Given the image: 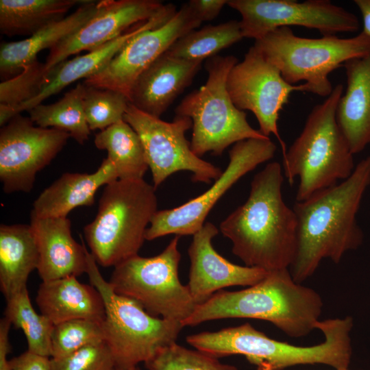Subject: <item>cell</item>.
<instances>
[{
  "instance_id": "obj_39",
  "label": "cell",
  "mask_w": 370,
  "mask_h": 370,
  "mask_svg": "<svg viewBox=\"0 0 370 370\" xmlns=\"http://www.w3.org/2000/svg\"><path fill=\"white\" fill-rule=\"evenodd\" d=\"M12 323L4 317L0 321V370H12L7 356L10 351L9 331Z\"/></svg>"
},
{
  "instance_id": "obj_16",
  "label": "cell",
  "mask_w": 370,
  "mask_h": 370,
  "mask_svg": "<svg viewBox=\"0 0 370 370\" xmlns=\"http://www.w3.org/2000/svg\"><path fill=\"white\" fill-rule=\"evenodd\" d=\"M201 23L188 3H184L164 25L129 40L104 69L85 79L83 84L121 92L130 101L131 90L138 76L174 42Z\"/></svg>"
},
{
  "instance_id": "obj_10",
  "label": "cell",
  "mask_w": 370,
  "mask_h": 370,
  "mask_svg": "<svg viewBox=\"0 0 370 370\" xmlns=\"http://www.w3.org/2000/svg\"><path fill=\"white\" fill-rule=\"evenodd\" d=\"M180 236L152 257H131L114 267L109 283L114 292L138 303L149 314L182 322L197 304L179 278Z\"/></svg>"
},
{
  "instance_id": "obj_28",
  "label": "cell",
  "mask_w": 370,
  "mask_h": 370,
  "mask_svg": "<svg viewBox=\"0 0 370 370\" xmlns=\"http://www.w3.org/2000/svg\"><path fill=\"white\" fill-rule=\"evenodd\" d=\"M94 143L107 151L119 179L143 178L149 169L144 148L138 134L124 120L97 133Z\"/></svg>"
},
{
  "instance_id": "obj_31",
  "label": "cell",
  "mask_w": 370,
  "mask_h": 370,
  "mask_svg": "<svg viewBox=\"0 0 370 370\" xmlns=\"http://www.w3.org/2000/svg\"><path fill=\"white\" fill-rule=\"evenodd\" d=\"M5 317L25 335L28 350L43 356H51V338L54 324L38 314L29 297L27 287L6 299Z\"/></svg>"
},
{
  "instance_id": "obj_30",
  "label": "cell",
  "mask_w": 370,
  "mask_h": 370,
  "mask_svg": "<svg viewBox=\"0 0 370 370\" xmlns=\"http://www.w3.org/2000/svg\"><path fill=\"white\" fill-rule=\"evenodd\" d=\"M243 38L240 21L232 20L188 32L174 42L165 53L178 59L203 61Z\"/></svg>"
},
{
  "instance_id": "obj_5",
  "label": "cell",
  "mask_w": 370,
  "mask_h": 370,
  "mask_svg": "<svg viewBox=\"0 0 370 370\" xmlns=\"http://www.w3.org/2000/svg\"><path fill=\"white\" fill-rule=\"evenodd\" d=\"M343 90L342 84H336L326 99L312 109L301 133L283 156L284 176L291 185L295 177L299 180L296 201L346 180L356 167L336 117Z\"/></svg>"
},
{
  "instance_id": "obj_20",
  "label": "cell",
  "mask_w": 370,
  "mask_h": 370,
  "mask_svg": "<svg viewBox=\"0 0 370 370\" xmlns=\"http://www.w3.org/2000/svg\"><path fill=\"white\" fill-rule=\"evenodd\" d=\"M39 254L37 270L42 282L86 273V247L71 235L67 217L41 218L30 214Z\"/></svg>"
},
{
  "instance_id": "obj_2",
  "label": "cell",
  "mask_w": 370,
  "mask_h": 370,
  "mask_svg": "<svg viewBox=\"0 0 370 370\" xmlns=\"http://www.w3.org/2000/svg\"><path fill=\"white\" fill-rule=\"evenodd\" d=\"M284 179L281 164L268 163L253 177L246 201L220 224L245 266L271 271L288 269L294 261L297 220L283 199Z\"/></svg>"
},
{
  "instance_id": "obj_3",
  "label": "cell",
  "mask_w": 370,
  "mask_h": 370,
  "mask_svg": "<svg viewBox=\"0 0 370 370\" xmlns=\"http://www.w3.org/2000/svg\"><path fill=\"white\" fill-rule=\"evenodd\" d=\"M323 301L314 289L296 282L288 269L268 271L258 283L238 291L221 290L197 305L184 327L215 319L249 318L273 323L291 337L316 329Z\"/></svg>"
},
{
  "instance_id": "obj_22",
  "label": "cell",
  "mask_w": 370,
  "mask_h": 370,
  "mask_svg": "<svg viewBox=\"0 0 370 370\" xmlns=\"http://www.w3.org/2000/svg\"><path fill=\"white\" fill-rule=\"evenodd\" d=\"M343 66L347 88L338 101L336 117L354 155L370 144V50Z\"/></svg>"
},
{
  "instance_id": "obj_17",
  "label": "cell",
  "mask_w": 370,
  "mask_h": 370,
  "mask_svg": "<svg viewBox=\"0 0 370 370\" xmlns=\"http://www.w3.org/2000/svg\"><path fill=\"white\" fill-rule=\"evenodd\" d=\"M156 0H101L94 16L51 49L45 62L50 69L69 56L94 51L120 36L134 25L147 21L164 8Z\"/></svg>"
},
{
  "instance_id": "obj_36",
  "label": "cell",
  "mask_w": 370,
  "mask_h": 370,
  "mask_svg": "<svg viewBox=\"0 0 370 370\" xmlns=\"http://www.w3.org/2000/svg\"><path fill=\"white\" fill-rule=\"evenodd\" d=\"M51 370H114L112 354L104 341L84 346L63 358L51 359Z\"/></svg>"
},
{
  "instance_id": "obj_14",
  "label": "cell",
  "mask_w": 370,
  "mask_h": 370,
  "mask_svg": "<svg viewBox=\"0 0 370 370\" xmlns=\"http://www.w3.org/2000/svg\"><path fill=\"white\" fill-rule=\"evenodd\" d=\"M226 88L238 109L249 110L255 115L263 135L273 134L277 138L284 156L287 149L278 126L280 112L293 92H309L308 85L286 82L279 69L251 46L244 59L231 69Z\"/></svg>"
},
{
  "instance_id": "obj_6",
  "label": "cell",
  "mask_w": 370,
  "mask_h": 370,
  "mask_svg": "<svg viewBox=\"0 0 370 370\" xmlns=\"http://www.w3.org/2000/svg\"><path fill=\"white\" fill-rule=\"evenodd\" d=\"M156 188L142 179H117L106 185L95 219L84 228L97 264L115 267L138 255L156 214Z\"/></svg>"
},
{
  "instance_id": "obj_38",
  "label": "cell",
  "mask_w": 370,
  "mask_h": 370,
  "mask_svg": "<svg viewBox=\"0 0 370 370\" xmlns=\"http://www.w3.org/2000/svg\"><path fill=\"white\" fill-rule=\"evenodd\" d=\"M227 0H190L188 4L201 22L212 21L220 13Z\"/></svg>"
},
{
  "instance_id": "obj_7",
  "label": "cell",
  "mask_w": 370,
  "mask_h": 370,
  "mask_svg": "<svg viewBox=\"0 0 370 370\" xmlns=\"http://www.w3.org/2000/svg\"><path fill=\"white\" fill-rule=\"evenodd\" d=\"M253 46L279 69L286 82L294 85L304 81L309 92L328 97L334 88L330 74L347 61L366 55L370 37L361 32L347 38L336 35L308 38L282 27L256 40Z\"/></svg>"
},
{
  "instance_id": "obj_32",
  "label": "cell",
  "mask_w": 370,
  "mask_h": 370,
  "mask_svg": "<svg viewBox=\"0 0 370 370\" xmlns=\"http://www.w3.org/2000/svg\"><path fill=\"white\" fill-rule=\"evenodd\" d=\"M57 66L49 69L37 59L24 67L17 75L0 84V125L12 118L13 110L36 97L50 82Z\"/></svg>"
},
{
  "instance_id": "obj_25",
  "label": "cell",
  "mask_w": 370,
  "mask_h": 370,
  "mask_svg": "<svg viewBox=\"0 0 370 370\" xmlns=\"http://www.w3.org/2000/svg\"><path fill=\"white\" fill-rule=\"evenodd\" d=\"M36 301L41 314L54 325L76 319L101 322L105 319L99 292L92 284L79 282L75 275L42 282Z\"/></svg>"
},
{
  "instance_id": "obj_29",
  "label": "cell",
  "mask_w": 370,
  "mask_h": 370,
  "mask_svg": "<svg viewBox=\"0 0 370 370\" xmlns=\"http://www.w3.org/2000/svg\"><path fill=\"white\" fill-rule=\"evenodd\" d=\"M84 89V84L80 83L58 101L37 105L27 111L30 119L38 127L65 131L83 145L90 133L83 108Z\"/></svg>"
},
{
  "instance_id": "obj_27",
  "label": "cell",
  "mask_w": 370,
  "mask_h": 370,
  "mask_svg": "<svg viewBox=\"0 0 370 370\" xmlns=\"http://www.w3.org/2000/svg\"><path fill=\"white\" fill-rule=\"evenodd\" d=\"M88 0H1L0 32L8 36H32L65 18L77 4Z\"/></svg>"
},
{
  "instance_id": "obj_13",
  "label": "cell",
  "mask_w": 370,
  "mask_h": 370,
  "mask_svg": "<svg viewBox=\"0 0 370 370\" xmlns=\"http://www.w3.org/2000/svg\"><path fill=\"white\" fill-rule=\"evenodd\" d=\"M227 5L241 16L243 37L255 40L292 25L317 29L322 36L354 33L360 28L354 13L328 0H228Z\"/></svg>"
},
{
  "instance_id": "obj_15",
  "label": "cell",
  "mask_w": 370,
  "mask_h": 370,
  "mask_svg": "<svg viewBox=\"0 0 370 370\" xmlns=\"http://www.w3.org/2000/svg\"><path fill=\"white\" fill-rule=\"evenodd\" d=\"M70 134L36 127L29 117L15 115L0 130V180L6 193L32 190L36 175L62 149Z\"/></svg>"
},
{
  "instance_id": "obj_4",
  "label": "cell",
  "mask_w": 370,
  "mask_h": 370,
  "mask_svg": "<svg viewBox=\"0 0 370 370\" xmlns=\"http://www.w3.org/2000/svg\"><path fill=\"white\" fill-rule=\"evenodd\" d=\"M350 317L319 321L316 326L324 335L320 344L301 347L269 338L245 323L217 332L189 335L186 341L196 349L215 358L242 355L256 370H283L299 365H325L335 370H349L352 348Z\"/></svg>"
},
{
  "instance_id": "obj_34",
  "label": "cell",
  "mask_w": 370,
  "mask_h": 370,
  "mask_svg": "<svg viewBox=\"0 0 370 370\" xmlns=\"http://www.w3.org/2000/svg\"><path fill=\"white\" fill-rule=\"evenodd\" d=\"M104 341L103 322L76 319L56 324L51 338L52 358L68 356L90 344Z\"/></svg>"
},
{
  "instance_id": "obj_26",
  "label": "cell",
  "mask_w": 370,
  "mask_h": 370,
  "mask_svg": "<svg viewBox=\"0 0 370 370\" xmlns=\"http://www.w3.org/2000/svg\"><path fill=\"white\" fill-rule=\"evenodd\" d=\"M39 254L30 225H0V288L6 299L24 288Z\"/></svg>"
},
{
  "instance_id": "obj_18",
  "label": "cell",
  "mask_w": 370,
  "mask_h": 370,
  "mask_svg": "<svg viewBox=\"0 0 370 370\" xmlns=\"http://www.w3.org/2000/svg\"><path fill=\"white\" fill-rule=\"evenodd\" d=\"M218 233L213 223L206 222L193 235L188 249L190 266L186 286L197 305L225 287L253 286L268 273L262 269L235 264L221 256L212 243Z\"/></svg>"
},
{
  "instance_id": "obj_1",
  "label": "cell",
  "mask_w": 370,
  "mask_h": 370,
  "mask_svg": "<svg viewBox=\"0 0 370 370\" xmlns=\"http://www.w3.org/2000/svg\"><path fill=\"white\" fill-rule=\"evenodd\" d=\"M369 185L370 155L341 183L295 201L297 247L291 273L296 282L312 275L323 259L339 263L347 251L362 244L363 234L356 216Z\"/></svg>"
},
{
  "instance_id": "obj_24",
  "label": "cell",
  "mask_w": 370,
  "mask_h": 370,
  "mask_svg": "<svg viewBox=\"0 0 370 370\" xmlns=\"http://www.w3.org/2000/svg\"><path fill=\"white\" fill-rule=\"evenodd\" d=\"M99 1L88 0L72 14L42 27L28 38L4 42L0 47V75L3 81L19 74L25 66L37 59L39 52L51 49L84 25L97 13Z\"/></svg>"
},
{
  "instance_id": "obj_11",
  "label": "cell",
  "mask_w": 370,
  "mask_h": 370,
  "mask_svg": "<svg viewBox=\"0 0 370 370\" xmlns=\"http://www.w3.org/2000/svg\"><path fill=\"white\" fill-rule=\"evenodd\" d=\"M139 136L156 189L168 177L180 171L193 173V182L210 183L222 174L219 167L193 153L186 132L193 126L187 116L176 115L166 122L129 103L123 117Z\"/></svg>"
},
{
  "instance_id": "obj_37",
  "label": "cell",
  "mask_w": 370,
  "mask_h": 370,
  "mask_svg": "<svg viewBox=\"0 0 370 370\" xmlns=\"http://www.w3.org/2000/svg\"><path fill=\"white\" fill-rule=\"evenodd\" d=\"M12 370H51V359L29 351L10 360Z\"/></svg>"
},
{
  "instance_id": "obj_33",
  "label": "cell",
  "mask_w": 370,
  "mask_h": 370,
  "mask_svg": "<svg viewBox=\"0 0 370 370\" xmlns=\"http://www.w3.org/2000/svg\"><path fill=\"white\" fill-rule=\"evenodd\" d=\"M85 86L83 108L90 130H103L123 121L130 103L123 93L108 89Z\"/></svg>"
},
{
  "instance_id": "obj_8",
  "label": "cell",
  "mask_w": 370,
  "mask_h": 370,
  "mask_svg": "<svg viewBox=\"0 0 370 370\" xmlns=\"http://www.w3.org/2000/svg\"><path fill=\"white\" fill-rule=\"evenodd\" d=\"M85 251L86 273L103 300L104 341L112 354L116 368L136 367L151 359L161 349L176 343L184 328L182 323L152 316L136 301L116 293L100 273L95 259L86 247Z\"/></svg>"
},
{
  "instance_id": "obj_23",
  "label": "cell",
  "mask_w": 370,
  "mask_h": 370,
  "mask_svg": "<svg viewBox=\"0 0 370 370\" xmlns=\"http://www.w3.org/2000/svg\"><path fill=\"white\" fill-rule=\"evenodd\" d=\"M117 179L116 166L108 158L94 173H65L40 193L31 214L41 218L67 217L77 207L93 205L97 190Z\"/></svg>"
},
{
  "instance_id": "obj_41",
  "label": "cell",
  "mask_w": 370,
  "mask_h": 370,
  "mask_svg": "<svg viewBox=\"0 0 370 370\" xmlns=\"http://www.w3.org/2000/svg\"><path fill=\"white\" fill-rule=\"evenodd\" d=\"M114 370H139L136 367H132L129 368H115Z\"/></svg>"
},
{
  "instance_id": "obj_21",
  "label": "cell",
  "mask_w": 370,
  "mask_h": 370,
  "mask_svg": "<svg viewBox=\"0 0 370 370\" xmlns=\"http://www.w3.org/2000/svg\"><path fill=\"white\" fill-rule=\"evenodd\" d=\"M176 6L167 3L164 9L151 18L139 23L124 34L98 49L88 52L57 65L50 82L32 100L16 108L12 117L24 110L28 111L42 103L49 97L60 92L71 84L91 77L104 69L123 46L134 36L148 29H153L168 22L177 12Z\"/></svg>"
},
{
  "instance_id": "obj_12",
  "label": "cell",
  "mask_w": 370,
  "mask_h": 370,
  "mask_svg": "<svg viewBox=\"0 0 370 370\" xmlns=\"http://www.w3.org/2000/svg\"><path fill=\"white\" fill-rule=\"evenodd\" d=\"M276 149L269 138H249L235 143L229 151L227 167L212 186L181 206L157 211L146 231L145 240L169 234L180 236L195 234L219 199L242 177L271 160Z\"/></svg>"
},
{
  "instance_id": "obj_9",
  "label": "cell",
  "mask_w": 370,
  "mask_h": 370,
  "mask_svg": "<svg viewBox=\"0 0 370 370\" xmlns=\"http://www.w3.org/2000/svg\"><path fill=\"white\" fill-rule=\"evenodd\" d=\"M236 63L234 56L207 59L206 84L187 95L175 108L176 115L192 120L190 148L200 158L208 152L221 156L241 140L269 138L249 125L247 114L234 106L227 91V75Z\"/></svg>"
},
{
  "instance_id": "obj_19",
  "label": "cell",
  "mask_w": 370,
  "mask_h": 370,
  "mask_svg": "<svg viewBox=\"0 0 370 370\" xmlns=\"http://www.w3.org/2000/svg\"><path fill=\"white\" fill-rule=\"evenodd\" d=\"M202 62L178 59L164 53L136 79L131 90L130 103L160 118L191 84Z\"/></svg>"
},
{
  "instance_id": "obj_40",
  "label": "cell",
  "mask_w": 370,
  "mask_h": 370,
  "mask_svg": "<svg viewBox=\"0 0 370 370\" xmlns=\"http://www.w3.org/2000/svg\"><path fill=\"white\" fill-rule=\"evenodd\" d=\"M362 18V32L370 37V0H355Z\"/></svg>"
},
{
  "instance_id": "obj_35",
  "label": "cell",
  "mask_w": 370,
  "mask_h": 370,
  "mask_svg": "<svg viewBox=\"0 0 370 370\" xmlns=\"http://www.w3.org/2000/svg\"><path fill=\"white\" fill-rule=\"evenodd\" d=\"M145 365L149 370H238L217 358L176 343L159 350Z\"/></svg>"
}]
</instances>
